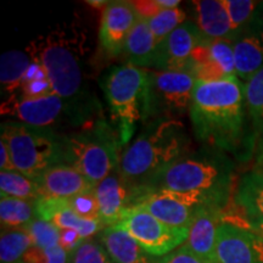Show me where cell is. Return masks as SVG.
I'll use <instances>...</instances> for the list:
<instances>
[{"label":"cell","instance_id":"6da1fadb","mask_svg":"<svg viewBox=\"0 0 263 263\" xmlns=\"http://www.w3.org/2000/svg\"><path fill=\"white\" fill-rule=\"evenodd\" d=\"M189 115L194 134L203 146L239 161L251 157L257 137L246 105L245 83L236 76L197 81Z\"/></svg>","mask_w":263,"mask_h":263},{"label":"cell","instance_id":"7a4b0ae2","mask_svg":"<svg viewBox=\"0 0 263 263\" xmlns=\"http://www.w3.org/2000/svg\"><path fill=\"white\" fill-rule=\"evenodd\" d=\"M190 149L192 140L179 120L157 118L144 124L121 154L120 172L133 194L132 202L167 167L192 153Z\"/></svg>","mask_w":263,"mask_h":263},{"label":"cell","instance_id":"3957f363","mask_svg":"<svg viewBox=\"0 0 263 263\" xmlns=\"http://www.w3.org/2000/svg\"><path fill=\"white\" fill-rule=\"evenodd\" d=\"M31 59L47 71L52 91L65 101L72 122H84L95 112V104L85 100L83 50L67 29H55L31 44Z\"/></svg>","mask_w":263,"mask_h":263},{"label":"cell","instance_id":"277c9868","mask_svg":"<svg viewBox=\"0 0 263 263\" xmlns=\"http://www.w3.org/2000/svg\"><path fill=\"white\" fill-rule=\"evenodd\" d=\"M233 182L234 162L229 155L203 146L167 167L138 196L154 192L195 193L201 194L213 206L223 210L232 195Z\"/></svg>","mask_w":263,"mask_h":263},{"label":"cell","instance_id":"5b68a950","mask_svg":"<svg viewBox=\"0 0 263 263\" xmlns=\"http://www.w3.org/2000/svg\"><path fill=\"white\" fill-rule=\"evenodd\" d=\"M121 149L117 130L98 118L82 132L64 136V163L87 177L95 186L120 166Z\"/></svg>","mask_w":263,"mask_h":263},{"label":"cell","instance_id":"8992f818","mask_svg":"<svg viewBox=\"0 0 263 263\" xmlns=\"http://www.w3.org/2000/svg\"><path fill=\"white\" fill-rule=\"evenodd\" d=\"M0 139L8 145L16 171L32 179L64 163V136L52 128L8 121L0 126Z\"/></svg>","mask_w":263,"mask_h":263},{"label":"cell","instance_id":"52a82bcc","mask_svg":"<svg viewBox=\"0 0 263 263\" xmlns=\"http://www.w3.org/2000/svg\"><path fill=\"white\" fill-rule=\"evenodd\" d=\"M146 81L147 70L129 64L110 68L101 81L115 129L122 145L129 143L137 124L144 121Z\"/></svg>","mask_w":263,"mask_h":263},{"label":"cell","instance_id":"ba28073f","mask_svg":"<svg viewBox=\"0 0 263 263\" xmlns=\"http://www.w3.org/2000/svg\"><path fill=\"white\" fill-rule=\"evenodd\" d=\"M195 84V78L186 72L147 71L143 123L185 116L190 112Z\"/></svg>","mask_w":263,"mask_h":263},{"label":"cell","instance_id":"9c48e42d","mask_svg":"<svg viewBox=\"0 0 263 263\" xmlns=\"http://www.w3.org/2000/svg\"><path fill=\"white\" fill-rule=\"evenodd\" d=\"M115 227L128 233L153 257L171 254L180 248L189 235V228L171 227L138 206L128 207Z\"/></svg>","mask_w":263,"mask_h":263},{"label":"cell","instance_id":"30bf717a","mask_svg":"<svg viewBox=\"0 0 263 263\" xmlns=\"http://www.w3.org/2000/svg\"><path fill=\"white\" fill-rule=\"evenodd\" d=\"M130 206L145 210L171 227L189 228L196 209L211 203L201 194L154 192L138 196Z\"/></svg>","mask_w":263,"mask_h":263},{"label":"cell","instance_id":"8fae6325","mask_svg":"<svg viewBox=\"0 0 263 263\" xmlns=\"http://www.w3.org/2000/svg\"><path fill=\"white\" fill-rule=\"evenodd\" d=\"M194 22L185 21L157 45L153 67L164 72H189L192 55L205 41Z\"/></svg>","mask_w":263,"mask_h":263},{"label":"cell","instance_id":"7c38bea8","mask_svg":"<svg viewBox=\"0 0 263 263\" xmlns=\"http://www.w3.org/2000/svg\"><path fill=\"white\" fill-rule=\"evenodd\" d=\"M218 263H263V236L255 230L222 222L217 229Z\"/></svg>","mask_w":263,"mask_h":263},{"label":"cell","instance_id":"4fadbf2b","mask_svg":"<svg viewBox=\"0 0 263 263\" xmlns=\"http://www.w3.org/2000/svg\"><path fill=\"white\" fill-rule=\"evenodd\" d=\"M2 111L39 128H51L62 116H70L67 105L55 93L34 98L14 95L3 103Z\"/></svg>","mask_w":263,"mask_h":263},{"label":"cell","instance_id":"5bb4252c","mask_svg":"<svg viewBox=\"0 0 263 263\" xmlns=\"http://www.w3.org/2000/svg\"><path fill=\"white\" fill-rule=\"evenodd\" d=\"M139 17L133 2L117 0L105 5L99 28V42L108 55L116 58L123 54L127 39Z\"/></svg>","mask_w":263,"mask_h":263},{"label":"cell","instance_id":"9a60e30c","mask_svg":"<svg viewBox=\"0 0 263 263\" xmlns=\"http://www.w3.org/2000/svg\"><path fill=\"white\" fill-rule=\"evenodd\" d=\"M235 74L246 83L263 67V9L234 39Z\"/></svg>","mask_w":263,"mask_h":263},{"label":"cell","instance_id":"2e32d148","mask_svg":"<svg viewBox=\"0 0 263 263\" xmlns=\"http://www.w3.org/2000/svg\"><path fill=\"white\" fill-rule=\"evenodd\" d=\"M223 219L224 213L218 207L202 206L196 209L184 245L206 261L218 263L216 255L217 229Z\"/></svg>","mask_w":263,"mask_h":263},{"label":"cell","instance_id":"e0dca14e","mask_svg":"<svg viewBox=\"0 0 263 263\" xmlns=\"http://www.w3.org/2000/svg\"><path fill=\"white\" fill-rule=\"evenodd\" d=\"M42 196L70 200L81 194L91 192L95 185L80 171L70 164H55L35 178Z\"/></svg>","mask_w":263,"mask_h":263},{"label":"cell","instance_id":"ac0fdd59","mask_svg":"<svg viewBox=\"0 0 263 263\" xmlns=\"http://www.w3.org/2000/svg\"><path fill=\"white\" fill-rule=\"evenodd\" d=\"M35 210L39 218L50 222L59 230H76L84 239H89L104 229L100 221H89L78 216L66 199L42 196L35 202Z\"/></svg>","mask_w":263,"mask_h":263},{"label":"cell","instance_id":"d6986e66","mask_svg":"<svg viewBox=\"0 0 263 263\" xmlns=\"http://www.w3.org/2000/svg\"><path fill=\"white\" fill-rule=\"evenodd\" d=\"M95 194L104 228L116 226L123 212L130 206L133 197L132 190L122 178L120 166L95 186Z\"/></svg>","mask_w":263,"mask_h":263},{"label":"cell","instance_id":"ffe728a7","mask_svg":"<svg viewBox=\"0 0 263 263\" xmlns=\"http://www.w3.org/2000/svg\"><path fill=\"white\" fill-rule=\"evenodd\" d=\"M195 25L207 39H232L234 41L232 22L223 0L193 2Z\"/></svg>","mask_w":263,"mask_h":263},{"label":"cell","instance_id":"44dd1931","mask_svg":"<svg viewBox=\"0 0 263 263\" xmlns=\"http://www.w3.org/2000/svg\"><path fill=\"white\" fill-rule=\"evenodd\" d=\"M99 241L115 263H157L128 233L117 227H106L99 233Z\"/></svg>","mask_w":263,"mask_h":263},{"label":"cell","instance_id":"7402d4cb","mask_svg":"<svg viewBox=\"0 0 263 263\" xmlns=\"http://www.w3.org/2000/svg\"><path fill=\"white\" fill-rule=\"evenodd\" d=\"M157 42L145 17L138 18L124 47V57L129 65L145 68L153 67Z\"/></svg>","mask_w":263,"mask_h":263},{"label":"cell","instance_id":"603a6c76","mask_svg":"<svg viewBox=\"0 0 263 263\" xmlns=\"http://www.w3.org/2000/svg\"><path fill=\"white\" fill-rule=\"evenodd\" d=\"M234 200L245 219H263V171L252 170L241 177Z\"/></svg>","mask_w":263,"mask_h":263},{"label":"cell","instance_id":"cb8c5ba5","mask_svg":"<svg viewBox=\"0 0 263 263\" xmlns=\"http://www.w3.org/2000/svg\"><path fill=\"white\" fill-rule=\"evenodd\" d=\"M32 64V59L24 51L11 50L4 52L0 59V83L2 93L8 99L17 94L21 89L26 72Z\"/></svg>","mask_w":263,"mask_h":263},{"label":"cell","instance_id":"d4e9b609","mask_svg":"<svg viewBox=\"0 0 263 263\" xmlns=\"http://www.w3.org/2000/svg\"><path fill=\"white\" fill-rule=\"evenodd\" d=\"M37 216L34 201L16 199V197H0V222L2 229L26 228Z\"/></svg>","mask_w":263,"mask_h":263},{"label":"cell","instance_id":"484cf974","mask_svg":"<svg viewBox=\"0 0 263 263\" xmlns=\"http://www.w3.org/2000/svg\"><path fill=\"white\" fill-rule=\"evenodd\" d=\"M0 193L2 196L16 197L34 202L42 197L35 179L29 178L18 171L0 172Z\"/></svg>","mask_w":263,"mask_h":263},{"label":"cell","instance_id":"4316f807","mask_svg":"<svg viewBox=\"0 0 263 263\" xmlns=\"http://www.w3.org/2000/svg\"><path fill=\"white\" fill-rule=\"evenodd\" d=\"M33 240L26 228L2 229L0 261L2 263H21L32 248Z\"/></svg>","mask_w":263,"mask_h":263},{"label":"cell","instance_id":"83f0119b","mask_svg":"<svg viewBox=\"0 0 263 263\" xmlns=\"http://www.w3.org/2000/svg\"><path fill=\"white\" fill-rule=\"evenodd\" d=\"M246 105L255 134L263 138V67L245 83Z\"/></svg>","mask_w":263,"mask_h":263},{"label":"cell","instance_id":"f1b7e54d","mask_svg":"<svg viewBox=\"0 0 263 263\" xmlns=\"http://www.w3.org/2000/svg\"><path fill=\"white\" fill-rule=\"evenodd\" d=\"M223 4L232 22L234 39L251 24L252 20L263 9V2L254 0H223Z\"/></svg>","mask_w":263,"mask_h":263},{"label":"cell","instance_id":"f546056e","mask_svg":"<svg viewBox=\"0 0 263 263\" xmlns=\"http://www.w3.org/2000/svg\"><path fill=\"white\" fill-rule=\"evenodd\" d=\"M146 20L159 45L174 29L186 21V14L180 8L161 9L157 14Z\"/></svg>","mask_w":263,"mask_h":263},{"label":"cell","instance_id":"4dcf8cb0","mask_svg":"<svg viewBox=\"0 0 263 263\" xmlns=\"http://www.w3.org/2000/svg\"><path fill=\"white\" fill-rule=\"evenodd\" d=\"M21 94L27 98L42 97V95H48L54 93L52 91L50 81L47 74V71L43 67L41 62L35 59H32V64L26 72L21 85Z\"/></svg>","mask_w":263,"mask_h":263},{"label":"cell","instance_id":"1f68e13d","mask_svg":"<svg viewBox=\"0 0 263 263\" xmlns=\"http://www.w3.org/2000/svg\"><path fill=\"white\" fill-rule=\"evenodd\" d=\"M210 58L226 74V77H233L235 74L234 59V41L232 39H209Z\"/></svg>","mask_w":263,"mask_h":263},{"label":"cell","instance_id":"d6a6232c","mask_svg":"<svg viewBox=\"0 0 263 263\" xmlns=\"http://www.w3.org/2000/svg\"><path fill=\"white\" fill-rule=\"evenodd\" d=\"M27 232L33 240V245L43 250L55 249L60 242V230L50 222L35 217L26 227Z\"/></svg>","mask_w":263,"mask_h":263},{"label":"cell","instance_id":"836d02e7","mask_svg":"<svg viewBox=\"0 0 263 263\" xmlns=\"http://www.w3.org/2000/svg\"><path fill=\"white\" fill-rule=\"evenodd\" d=\"M68 263H115L99 240L85 239L70 255Z\"/></svg>","mask_w":263,"mask_h":263},{"label":"cell","instance_id":"e575fe53","mask_svg":"<svg viewBox=\"0 0 263 263\" xmlns=\"http://www.w3.org/2000/svg\"><path fill=\"white\" fill-rule=\"evenodd\" d=\"M68 201H70V205L73 209V211L82 218L89 219V221H100L99 202L95 189L72 197Z\"/></svg>","mask_w":263,"mask_h":263},{"label":"cell","instance_id":"d590c367","mask_svg":"<svg viewBox=\"0 0 263 263\" xmlns=\"http://www.w3.org/2000/svg\"><path fill=\"white\" fill-rule=\"evenodd\" d=\"M68 258L70 256L60 246L50 250L32 246L22 258L21 263H68Z\"/></svg>","mask_w":263,"mask_h":263},{"label":"cell","instance_id":"8d00e7d4","mask_svg":"<svg viewBox=\"0 0 263 263\" xmlns=\"http://www.w3.org/2000/svg\"><path fill=\"white\" fill-rule=\"evenodd\" d=\"M157 263H212L194 254L185 245H182L171 254L157 258Z\"/></svg>","mask_w":263,"mask_h":263},{"label":"cell","instance_id":"74e56055","mask_svg":"<svg viewBox=\"0 0 263 263\" xmlns=\"http://www.w3.org/2000/svg\"><path fill=\"white\" fill-rule=\"evenodd\" d=\"M84 240L85 239L83 236L78 232H76V230L64 229L60 230V242H59V246L62 250H65L68 256H70Z\"/></svg>","mask_w":263,"mask_h":263},{"label":"cell","instance_id":"f35d334b","mask_svg":"<svg viewBox=\"0 0 263 263\" xmlns=\"http://www.w3.org/2000/svg\"><path fill=\"white\" fill-rule=\"evenodd\" d=\"M0 170L2 171H16L12 163L11 154L4 140L0 139Z\"/></svg>","mask_w":263,"mask_h":263},{"label":"cell","instance_id":"ab89813d","mask_svg":"<svg viewBox=\"0 0 263 263\" xmlns=\"http://www.w3.org/2000/svg\"><path fill=\"white\" fill-rule=\"evenodd\" d=\"M246 226L263 236V219H246Z\"/></svg>","mask_w":263,"mask_h":263},{"label":"cell","instance_id":"60d3db41","mask_svg":"<svg viewBox=\"0 0 263 263\" xmlns=\"http://www.w3.org/2000/svg\"><path fill=\"white\" fill-rule=\"evenodd\" d=\"M156 2L162 9L179 8V4H180L179 0H156Z\"/></svg>","mask_w":263,"mask_h":263},{"label":"cell","instance_id":"b9f144b4","mask_svg":"<svg viewBox=\"0 0 263 263\" xmlns=\"http://www.w3.org/2000/svg\"><path fill=\"white\" fill-rule=\"evenodd\" d=\"M258 168L263 171V149L261 150V153H259L258 155Z\"/></svg>","mask_w":263,"mask_h":263}]
</instances>
